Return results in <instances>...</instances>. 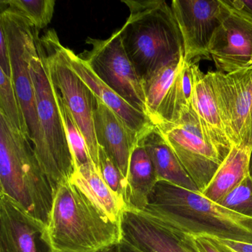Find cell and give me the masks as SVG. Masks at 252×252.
Here are the masks:
<instances>
[{
    "mask_svg": "<svg viewBox=\"0 0 252 252\" xmlns=\"http://www.w3.org/2000/svg\"><path fill=\"white\" fill-rule=\"evenodd\" d=\"M171 8L182 37L186 63L210 58L208 48L220 20V0H173Z\"/></svg>",
    "mask_w": 252,
    "mask_h": 252,
    "instance_id": "4fadbf2b",
    "label": "cell"
},
{
    "mask_svg": "<svg viewBox=\"0 0 252 252\" xmlns=\"http://www.w3.org/2000/svg\"><path fill=\"white\" fill-rule=\"evenodd\" d=\"M98 172L100 175L109 187L126 204L127 180L101 147H99L98 150Z\"/></svg>",
    "mask_w": 252,
    "mask_h": 252,
    "instance_id": "4316f807",
    "label": "cell"
},
{
    "mask_svg": "<svg viewBox=\"0 0 252 252\" xmlns=\"http://www.w3.org/2000/svg\"><path fill=\"white\" fill-rule=\"evenodd\" d=\"M121 228L122 239L141 252H200L194 236L143 211L126 208Z\"/></svg>",
    "mask_w": 252,
    "mask_h": 252,
    "instance_id": "5bb4252c",
    "label": "cell"
},
{
    "mask_svg": "<svg viewBox=\"0 0 252 252\" xmlns=\"http://www.w3.org/2000/svg\"><path fill=\"white\" fill-rule=\"evenodd\" d=\"M143 212L197 237L252 243V218L191 191L159 181Z\"/></svg>",
    "mask_w": 252,
    "mask_h": 252,
    "instance_id": "6da1fadb",
    "label": "cell"
},
{
    "mask_svg": "<svg viewBox=\"0 0 252 252\" xmlns=\"http://www.w3.org/2000/svg\"><path fill=\"white\" fill-rule=\"evenodd\" d=\"M70 181L76 184L106 216L115 222H121L126 204L109 187L94 163L77 169Z\"/></svg>",
    "mask_w": 252,
    "mask_h": 252,
    "instance_id": "44dd1931",
    "label": "cell"
},
{
    "mask_svg": "<svg viewBox=\"0 0 252 252\" xmlns=\"http://www.w3.org/2000/svg\"><path fill=\"white\" fill-rule=\"evenodd\" d=\"M0 29L3 31L8 41L11 80L24 116L28 136L43 170L45 145L39 126L34 85L30 69L31 60L37 50L39 30L26 17L2 5Z\"/></svg>",
    "mask_w": 252,
    "mask_h": 252,
    "instance_id": "8992f818",
    "label": "cell"
},
{
    "mask_svg": "<svg viewBox=\"0 0 252 252\" xmlns=\"http://www.w3.org/2000/svg\"><path fill=\"white\" fill-rule=\"evenodd\" d=\"M156 128L202 192L224 158L203 135L192 109L178 122Z\"/></svg>",
    "mask_w": 252,
    "mask_h": 252,
    "instance_id": "9c48e42d",
    "label": "cell"
},
{
    "mask_svg": "<svg viewBox=\"0 0 252 252\" xmlns=\"http://www.w3.org/2000/svg\"><path fill=\"white\" fill-rule=\"evenodd\" d=\"M233 212L252 218V177L249 175L219 202Z\"/></svg>",
    "mask_w": 252,
    "mask_h": 252,
    "instance_id": "484cf974",
    "label": "cell"
},
{
    "mask_svg": "<svg viewBox=\"0 0 252 252\" xmlns=\"http://www.w3.org/2000/svg\"><path fill=\"white\" fill-rule=\"evenodd\" d=\"M94 122L98 147L105 152L127 180L129 160L139 140L138 136L98 97Z\"/></svg>",
    "mask_w": 252,
    "mask_h": 252,
    "instance_id": "2e32d148",
    "label": "cell"
},
{
    "mask_svg": "<svg viewBox=\"0 0 252 252\" xmlns=\"http://www.w3.org/2000/svg\"><path fill=\"white\" fill-rule=\"evenodd\" d=\"M233 6L252 22V0H230Z\"/></svg>",
    "mask_w": 252,
    "mask_h": 252,
    "instance_id": "4dcf8cb0",
    "label": "cell"
},
{
    "mask_svg": "<svg viewBox=\"0 0 252 252\" xmlns=\"http://www.w3.org/2000/svg\"><path fill=\"white\" fill-rule=\"evenodd\" d=\"M65 54L72 68L89 87L95 96L113 110L138 136V139L144 138L154 129L155 125L145 113L132 107L119 94L110 89L79 55L67 48H65Z\"/></svg>",
    "mask_w": 252,
    "mask_h": 252,
    "instance_id": "ac0fdd59",
    "label": "cell"
},
{
    "mask_svg": "<svg viewBox=\"0 0 252 252\" xmlns=\"http://www.w3.org/2000/svg\"><path fill=\"white\" fill-rule=\"evenodd\" d=\"M216 240L234 252H252V243L235 241V240H220V239H216Z\"/></svg>",
    "mask_w": 252,
    "mask_h": 252,
    "instance_id": "f1b7e54d",
    "label": "cell"
},
{
    "mask_svg": "<svg viewBox=\"0 0 252 252\" xmlns=\"http://www.w3.org/2000/svg\"><path fill=\"white\" fill-rule=\"evenodd\" d=\"M211 240H212L214 243H215V246L221 251V252H236L234 251L231 250L229 248L226 247V246H224L222 243H220L218 240H217L216 239L212 238V237H209Z\"/></svg>",
    "mask_w": 252,
    "mask_h": 252,
    "instance_id": "d6a6232c",
    "label": "cell"
},
{
    "mask_svg": "<svg viewBox=\"0 0 252 252\" xmlns=\"http://www.w3.org/2000/svg\"><path fill=\"white\" fill-rule=\"evenodd\" d=\"M0 113L13 127L28 135L23 111L11 78L0 70ZM29 137V136H28Z\"/></svg>",
    "mask_w": 252,
    "mask_h": 252,
    "instance_id": "cb8c5ba5",
    "label": "cell"
},
{
    "mask_svg": "<svg viewBox=\"0 0 252 252\" xmlns=\"http://www.w3.org/2000/svg\"><path fill=\"white\" fill-rule=\"evenodd\" d=\"M119 252H141L132 245L128 243L122 239V242L119 244Z\"/></svg>",
    "mask_w": 252,
    "mask_h": 252,
    "instance_id": "1f68e13d",
    "label": "cell"
},
{
    "mask_svg": "<svg viewBox=\"0 0 252 252\" xmlns=\"http://www.w3.org/2000/svg\"><path fill=\"white\" fill-rule=\"evenodd\" d=\"M119 252V245L110 248V249H106V250L103 251V252Z\"/></svg>",
    "mask_w": 252,
    "mask_h": 252,
    "instance_id": "836d02e7",
    "label": "cell"
},
{
    "mask_svg": "<svg viewBox=\"0 0 252 252\" xmlns=\"http://www.w3.org/2000/svg\"><path fill=\"white\" fill-rule=\"evenodd\" d=\"M144 138L138 140L132 150L127 176L126 208L138 211L146 209L158 182L154 165L144 147Z\"/></svg>",
    "mask_w": 252,
    "mask_h": 252,
    "instance_id": "d6986e66",
    "label": "cell"
},
{
    "mask_svg": "<svg viewBox=\"0 0 252 252\" xmlns=\"http://www.w3.org/2000/svg\"><path fill=\"white\" fill-rule=\"evenodd\" d=\"M144 144L153 161L159 181L191 191H199L172 149L156 126L144 138Z\"/></svg>",
    "mask_w": 252,
    "mask_h": 252,
    "instance_id": "ffe728a7",
    "label": "cell"
},
{
    "mask_svg": "<svg viewBox=\"0 0 252 252\" xmlns=\"http://www.w3.org/2000/svg\"><path fill=\"white\" fill-rule=\"evenodd\" d=\"M45 228L18 203L0 194V252H51L43 240Z\"/></svg>",
    "mask_w": 252,
    "mask_h": 252,
    "instance_id": "9a60e30c",
    "label": "cell"
},
{
    "mask_svg": "<svg viewBox=\"0 0 252 252\" xmlns=\"http://www.w3.org/2000/svg\"><path fill=\"white\" fill-rule=\"evenodd\" d=\"M129 16L120 29L125 51L144 84L169 63L184 57L179 28L163 0H122Z\"/></svg>",
    "mask_w": 252,
    "mask_h": 252,
    "instance_id": "3957f363",
    "label": "cell"
},
{
    "mask_svg": "<svg viewBox=\"0 0 252 252\" xmlns=\"http://www.w3.org/2000/svg\"><path fill=\"white\" fill-rule=\"evenodd\" d=\"M40 40L51 80L83 135L91 160L98 172L99 147L94 122L96 97L72 68L66 56L65 47L62 45L54 29L45 32Z\"/></svg>",
    "mask_w": 252,
    "mask_h": 252,
    "instance_id": "52a82bcc",
    "label": "cell"
},
{
    "mask_svg": "<svg viewBox=\"0 0 252 252\" xmlns=\"http://www.w3.org/2000/svg\"><path fill=\"white\" fill-rule=\"evenodd\" d=\"M250 174L252 177V154H251V160H250Z\"/></svg>",
    "mask_w": 252,
    "mask_h": 252,
    "instance_id": "d590c367",
    "label": "cell"
},
{
    "mask_svg": "<svg viewBox=\"0 0 252 252\" xmlns=\"http://www.w3.org/2000/svg\"><path fill=\"white\" fill-rule=\"evenodd\" d=\"M86 43L91 49L79 57L110 89L147 116L144 86L125 51L120 29L108 39L88 37Z\"/></svg>",
    "mask_w": 252,
    "mask_h": 252,
    "instance_id": "ba28073f",
    "label": "cell"
},
{
    "mask_svg": "<svg viewBox=\"0 0 252 252\" xmlns=\"http://www.w3.org/2000/svg\"><path fill=\"white\" fill-rule=\"evenodd\" d=\"M207 73L231 145L252 150V70Z\"/></svg>",
    "mask_w": 252,
    "mask_h": 252,
    "instance_id": "8fae6325",
    "label": "cell"
},
{
    "mask_svg": "<svg viewBox=\"0 0 252 252\" xmlns=\"http://www.w3.org/2000/svg\"><path fill=\"white\" fill-rule=\"evenodd\" d=\"M1 192L46 226L54 189L44 173L28 135L0 113Z\"/></svg>",
    "mask_w": 252,
    "mask_h": 252,
    "instance_id": "277c9868",
    "label": "cell"
},
{
    "mask_svg": "<svg viewBox=\"0 0 252 252\" xmlns=\"http://www.w3.org/2000/svg\"><path fill=\"white\" fill-rule=\"evenodd\" d=\"M194 237L196 246L200 252H221L209 237L203 236Z\"/></svg>",
    "mask_w": 252,
    "mask_h": 252,
    "instance_id": "f546056e",
    "label": "cell"
},
{
    "mask_svg": "<svg viewBox=\"0 0 252 252\" xmlns=\"http://www.w3.org/2000/svg\"><path fill=\"white\" fill-rule=\"evenodd\" d=\"M0 70L11 78V57L8 41L3 31L0 29Z\"/></svg>",
    "mask_w": 252,
    "mask_h": 252,
    "instance_id": "83f0119b",
    "label": "cell"
},
{
    "mask_svg": "<svg viewBox=\"0 0 252 252\" xmlns=\"http://www.w3.org/2000/svg\"><path fill=\"white\" fill-rule=\"evenodd\" d=\"M243 70H252V56L251 57L250 61L248 63V64H246V67L243 69Z\"/></svg>",
    "mask_w": 252,
    "mask_h": 252,
    "instance_id": "e575fe53",
    "label": "cell"
},
{
    "mask_svg": "<svg viewBox=\"0 0 252 252\" xmlns=\"http://www.w3.org/2000/svg\"><path fill=\"white\" fill-rule=\"evenodd\" d=\"M54 0H2L1 5L29 20L38 30L46 28L52 20Z\"/></svg>",
    "mask_w": 252,
    "mask_h": 252,
    "instance_id": "603a6c76",
    "label": "cell"
},
{
    "mask_svg": "<svg viewBox=\"0 0 252 252\" xmlns=\"http://www.w3.org/2000/svg\"><path fill=\"white\" fill-rule=\"evenodd\" d=\"M30 69L45 145L43 172L55 192L58 184L71 181L76 167L63 121L61 95L51 80L40 37L36 52L31 60Z\"/></svg>",
    "mask_w": 252,
    "mask_h": 252,
    "instance_id": "5b68a950",
    "label": "cell"
},
{
    "mask_svg": "<svg viewBox=\"0 0 252 252\" xmlns=\"http://www.w3.org/2000/svg\"><path fill=\"white\" fill-rule=\"evenodd\" d=\"M191 64L181 57L162 67L144 84L147 114L155 126L178 122L191 110Z\"/></svg>",
    "mask_w": 252,
    "mask_h": 252,
    "instance_id": "30bf717a",
    "label": "cell"
},
{
    "mask_svg": "<svg viewBox=\"0 0 252 252\" xmlns=\"http://www.w3.org/2000/svg\"><path fill=\"white\" fill-rule=\"evenodd\" d=\"M61 109L67 138H68L69 144L74 157L76 170H77V169L81 166L93 163V161L90 156L85 138L81 132L79 126L75 122L74 119L72 117L70 112L66 108L62 97Z\"/></svg>",
    "mask_w": 252,
    "mask_h": 252,
    "instance_id": "d4e9b609",
    "label": "cell"
},
{
    "mask_svg": "<svg viewBox=\"0 0 252 252\" xmlns=\"http://www.w3.org/2000/svg\"><path fill=\"white\" fill-rule=\"evenodd\" d=\"M252 149L232 146L207 187L201 193L206 198L218 203L227 193L250 175Z\"/></svg>",
    "mask_w": 252,
    "mask_h": 252,
    "instance_id": "7402d4cb",
    "label": "cell"
},
{
    "mask_svg": "<svg viewBox=\"0 0 252 252\" xmlns=\"http://www.w3.org/2000/svg\"><path fill=\"white\" fill-rule=\"evenodd\" d=\"M191 70L193 79L191 109L203 135L225 159L232 145L221 120L210 78L207 73L200 70L197 63H191Z\"/></svg>",
    "mask_w": 252,
    "mask_h": 252,
    "instance_id": "e0dca14e",
    "label": "cell"
},
{
    "mask_svg": "<svg viewBox=\"0 0 252 252\" xmlns=\"http://www.w3.org/2000/svg\"><path fill=\"white\" fill-rule=\"evenodd\" d=\"M220 20L209 42V51L218 71L243 70L252 56V22L231 5L220 0Z\"/></svg>",
    "mask_w": 252,
    "mask_h": 252,
    "instance_id": "7c38bea8",
    "label": "cell"
},
{
    "mask_svg": "<svg viewBox=\"0 0 252 252\" xmlns=\"http://www.w3.org/2000/svg\"><path fill=\"white\" fill-rule=\"evenodd\" d=\"M122 238L121 222L106 216L76 184L57 186L43 233L51 252H101Z\"/></svg>",
    "mask_w": 252,
    "mask_h": 252,
    "instance_id": "7a4b0ae2",
    "label": "cell"
}]
</instances>
